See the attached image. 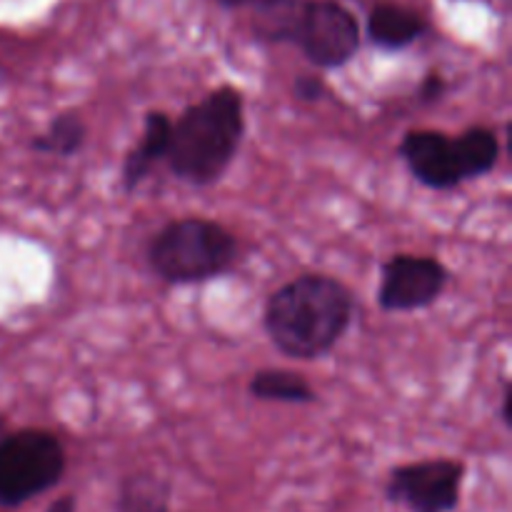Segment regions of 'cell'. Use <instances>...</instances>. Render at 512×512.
Instances as JSON below:
<instances>
[{
  "label": "cell",
  "mask_w": 512,
  "mask_h": 512,
  "mask_svg": "<svg viewBox=\"0 0 512 512\" xmlns=\"http://www.w3.org/2000/svg\"><path fill=\"white\" fill-rule=\"evenodd\" d=\"M355 298L340 280L308 273L275 290L265 303L270 343L293 360H318L340 343L353 323Z\"/></svg>",
  "instance_id": "cell-1"
},
{
  "label": "cell",
  "mask_w": 512,
  "mask_h": 512,
  "mask_svg": "<svg viewBox=\"0 0 512 512\" xmlns=\"http://www.w3.org/2000/svg\"><path fill=\"white\" fill-rule=\"evenodd\" d=\"M243 133V95L233 85H223L175 120L165 163L183 183L195 188L213 185L233 163Z\"/></svg>",
  "instance_id": "cell-2"
},
{
  "label": "cell",
  "mask_w": 512,
  "mask_h": 512,
  "mask_svg": "<svg viewBox=\"0 0 512 512\" xmlns=\"http://www.w3.org/2000/svg\"><path fill=\"white\" fill-rule=\"evenodd\" d=\"M238 255L235 238L215 220L180 218L150 238L148 263L170 285H195L228 273Z\"/></svg>",
  "instance_id": "cell-3"
},
{
  "label": "cell",
  "mask_w": 512,
  "mask_h": 512,
  "mask_svg": "<svg viewBox=\"0 0 512 512\" xmlns=\"http://www.w3.org/2000/svg\"><path fill=\"white\" fill-rule=\"evenodd\" d=\"M65 470L60 440L48 430L0 435V505L18 508L53 488Z\"/></svg>",
  "instance_id": "cell-4"
},
{
  "label": "cell",
  "mask_w": 512,
  "mask_h": 512,
  "mask_svg": "<svg viewBox=\"0 0 512 512\" xmlns=\"http://www.w3.org/2000/svg\"><path fill=\"white\" fill-rule=\"evenodd\" d=\"M290 43L318 68H343L360 50V25L338 0H303Z\"/></svg>",
  "instance_id": "cell-5"
},
{
  "label": "cell",
  "mask_w": 512,
  "mask_h": 512,
  "mask_svg": "<svg viewBox=\"0 0 512 512\" xmlns=\"http://www.w3.org/2000/svg\"><path fill=\"white\" fill-rule=\"evenodd\" d=\"M465 468L458 460H425L395 468L388 498L408 512H453L458 508Z\"/></svg>",
  "instance_id": "cell-6"
},
{
  "label": "cell",
  "mask_w": 512,
  "mask_h": 512,
  "mask_svg": "<svg viewBox=\"0 0 512 512\" xmlns=\"http://www.w3.org/2000/svg\"><path fill=\"white\" fill-rule=\"evenodd\" d=\"M450 273L428 255H393L385 260L378 303L385 313H415L443 295Z\"/></svg>",
  "instance_id": "cell-7"
},
{
  "label": "cell",
  "mask_w": 512,
  "mask_h": 512,
  "mask_svg": "<svg viewBox=\"0 0 512 512\" xmlns=\"http://www.w3.org/2000/svg\"><path fill=\"white\" fill-rule=\"evenodd\" d=\"M398 153L408 165L410 175L425 188L453 190L470 180L460 140L448 138L438 130H410Z\"/></svg>",
  "instance_id": "cell-8"
},
{
  "label": "cell",
  "mask_w": 512,
  "mask_h": 512,
  "mask_svg": "<svg viewBox=\"0 0 512 512\" xmlns=\"http://www.w3.org/2000/svg\"><path fill=\"white\" fill-rule=\"evenodd\" d=\"M428 20L400 3H378L368 15V38L380 50H405L428 33Z\"/></svg>",
  "instance_id": "cell-9"
},
{
  "label": "cell",
  "mask_w": 512,
  "mask_h": 512,
  "mask_svg": "<svg viewBox=\"0 0 512 512\" xmlns=\"http://www.w3.org/2000/svg\"><path fill=\"white\" fill-rule=\"evenodd\" d=\"M170 128H173V120L168 118L160 110H150L145 115L143 135H140L138 145L128 153L123 163V188L125 193H133L140 188L145 178L150 175V170L165 160L170 143Z\"/></svg>",
  "instance_id": "cell-10"
},
{
  "label": "cell",
  "mask_w": 512,
  "mask_h": 512,
  "mask_svg": "<svg viewBox=\"0 0 512 512\" xmlns=\"http://www.w3.org/2000/svg\"><path fill=\"white\" fill-rule=\"evenodd\" d=\"M248 393L255 400L265 403H288V405H308L318 400L315 390L305 378L290 370H260L248 383Z\"/></svg>",
  "instance_id": "cell-11"
},
{
  "label": "cell",
  "mask_w": 512,
  "mask_h": 512,
  "mask_svg": "<svg viewBox=\"0 0 512 512\" xmlns=\"http://www.w3.org/2000/svg\"><path fill=\"white\" fill-rule=\"evenodd\" d=\"M88 140V125L75 110L55 115L48 128L33 138V150L55 158H73Z\"/></svg>",
  "instance_id": "cell-12"
},
{
  "label": "cell",
  "mask_w": 512,
  "mask_h": 512,
  "mask_svg": "<svg viewBox=\"0 0 512 512\" xmlns=\"http://www.w3.org/2000/svg\"><path fill=\"white\" fill-rule=\"evenodd\" d=\"M325 80L320 75H298L293 83V93L295 98L305 100V103H318V100L325 98Z\"/></svg>",
  "instance_id": "cell-13"
},
{
  "label": "cell",
  "mask_w": 512,
  "mask_h": 512,
  "mask_svg": "<svg viewBox=\"0 0 512 512\" xmlns=\"http://www.w3.org/2000/svg\"><path fill=\"white\" fill-rule=\"evenodd\" d=\"M443 93H445V80L440 78L438 73L425 75L423 85H420V90H418L420 100H423V103H433V100H438Z\"/></svg>",
  "instance_id": "cell-14"
},
{
  "label": "cell",
  "mask_w": 512,
  "mask_h": 512,
  "mask_svg": "<svg viewBox=\"0 0 512 512\" xmlns=\"http://www.w3.org/2000/svg\"><path fill=\"white\" fill-rule=\"evenodd\" d=\"M218 5H223V8H263V5H270V3H278V0H215Z\"/></svg>",
  "instance_id": "cell-15"
},
{
  "label": "cell",
  "mask_w": 512,
  "mask_h": 512,
  "mask_svg": "<svg viewBox=\"0 0 512 512\" xmlns=\"http://www.w3.org/2000/svg\"><path fill=\"white\" fill-rule=\"evenodd\" d=\"M510 405H512V388H510V385H505V393H503V410H500V413H503V423L508 425V428L512 425V408H510Z\"/></svg>",
  "instance_id": "cell-16"
},
{
  "label": "cell",
  "mask_w": 512,
  "mask_h": 512,
  "mask_svg": "<svg viewBox=\"0 0 512 512\" xmlns=\"http://www.w3.org/2000/svg\"><path fill=\"white\" fill-rule=\"evenodd\" d=\"M75 510V500L70 498H60V500H55L53 505H50L48 508V512H73Z\"/></svg>",
  "instance_id": "cell-17"
}]
</instances>
